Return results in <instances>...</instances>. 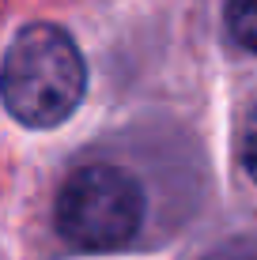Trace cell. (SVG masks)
Returning <instances> with one entry per match:
<instances>
[{
	"label": "cell",
	"mask_w": 257,
	"mask_h": 260,
	"mask_svg": "<svg viewBox=\"0 0 257 260\" xmlns=\"http://www.w3.org/2000/svg\"><path fill=\"white\" fill-rule=\"evenodd\" d=\"M87 91V64L72 34L57 23H31L0 60V98L26 128H57Z\"/></svg>",
	"instance_id": "6da1fadb"
},
{
	"label": "cell",
	"mask_w": 257,
	"mask_h": 260,
	"mask_svg": "<svg viewBox=\"0 0 257 260\" xmlns=\"http://www.w3.org/2000/svg\"><path fill=\"white\" fill-rule=\"evenodd\" d=\"M144 219V192L118 166H83L61 185L57 230L68 245L110 253L136 238Z\"/></svg>",
	"instance_id": "7a4b0ae2"
},
{
	"label": "cell",
	"mask_w": 257,
	"mask_h": 260,
	"mask_svg": "<svg viewBox=\"0 0 257 260\" xmlns=\"http://www.w3.org/2000/svg\"><path fill=\"white\" fill-rule=\"evenodd\" d=\"M227 30L242 49L257 53V0H227Z\"/></svg>",
	"instance_id": "3957f363"
},
{
	"label": "cell",
	"mask_w": 257,
	"mask_h": 260,
	"mask_svg": "<svg viewBox=\"0 0 257 260\" xmlns=\"http://www.w3.org/2000/svg\"><path fill=\"white\" fill-rule=\"evenodd\" d=\"M238 155H242V166H246V174L257 181V113L250 121H246V128H242V143H238Z\"/></svg>",
	"instance_id": "277c9868"
}]
</instances>
